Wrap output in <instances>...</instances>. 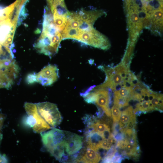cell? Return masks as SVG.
I'll return each mask as SVG.
<instances>
[{"label": "cell", "mask_w": 163, "mask_h": 163, "mask_svg": "<svg viewBox=\"0 0 163 163\" xmlns=\"http://www.w3.org/2000/svg\"><path fill=\"white\" fill-rule=\"evenodd\" d=\"M106 141L111 146H114L115 145H116L117 140L112 133L111 134Z\"/></svg>", "instance_id": "44dd1931"}, {"label": "cell", "mask_w": 163, "mask_h": 163, "mask_svg": "<svg viewBox=\"0 0 163 163\" xmlns=\"http://www.w3.org/2000/svg\"><path fill=\"white\" fill-rule=\"evenodd\" d=\"M111 112L113 124L118 123L120 121L122 113L120 108L114 104L111 109Z\"/></svg>", "instance_id": "2e32d148"}, {"label": "cell", "mask_w": 163, "mask_h": 163, "mask_svg": "<svg viewBox=\"0 0 163 163\" xmlns=\"http://www.w3.org/2000/svg\"><path fill=\"white\" fill-rule=\"evenodd\" d=\"M98 150L95 148L87 146L84 155L78 160V162H98L101 158Z\"/></svg>", "instance_id": "9c48e42d"}, {"label": "cell", "mask_w": 163, "mask_h": 163, "mask_svg": "<svg viewBox=\"0 0 163 163\" xmlns=\"http://www.w3.org/2000/svg\"><path fill=\"white\" fill-rule=\"evenodd\" d=\"M12 26L8 19L0 23V43L1 45L9 35Z\"/></svg>", "instance_id": "5bb4252c"}, {"label": "cell", "mask_w": 163, "mask_h": 163, "mask_svg": "<svg viewBox=\"0 0 163 163\" xmlns=\"http://www.w3.org/2000/svg\"><path fill=\"white\" fill-rule=\"evenodd\" d=\"M74 40L103 50H108L110 47L107 38L94 27L78 32Z\"/></svg>", "instance_id": "7a4b0ae2"}, {"label": "cell", "mask_w": 163, "mask_h": 163, "mask_svg": "<svg viewBox=\"0 0 163 163\" xmlns=\"http://www.w3.org/2000/svg\"><path fill=\"white\" fill-rule=\"evenodd\" d=\"M132 86L125 87L114 91L113 98L127 100L129 101L132 100Z\"/></svg>", "instance_id": "7c38bea8"}, {"label": "cell", "mask_w": 163, "mask_h": 163, "mask_svg": "<svg viewBox=\"0 0 163 163\" xmlns=\"http://www.w3.org/2000/svg\"><path fill=\"white\" fill-rule=\"evenodd\" d=\"M90 126L93 127L94 131L101 134L106 130L110 129L109 126L107 124L99 120H96Z\"/></svg>", "instance_id": "9a60e30c"}, {"label": "cell", "mask_w": 163, "mask_h": 163, "mask_svg": "<svg viewBox=\"0 0 163 163\" xmlns=\"http://www.w3.org/2000/svg\"><path fill=\"white\" fill-rule=\"evenodd\" d=\"M119 122V129L121 133L127 129L135 128L136 123V116L132 106L129 107L122 112Z\"/></svg>", "instance_id": "ba28073f"}, {"label": "cell", "mask_w": 163, "mask_h": 163, "mask_svg": "<svg viewBox=\"0 0 163 163\" xmlns=\"http://www.w3.org/2000/svg\"><path fill=\"white\" fill-rule=\"evenodd\" d=\"M59 70L55 65L49 64L36 74L37 82L43 86H50L59 78Z\"/></svg>", "instance_id": "277c9868"}, {"label": "cell", "mask_w": 163, "mask_h": 163, "mask_svg": "<svg viewBox=\"0 0 163 163\" xmlns=\"http://www.w3.org/2000/svg\"><path fill=\"white\" fill-rule=\"evenodd\" d=\"M65 133L64 146L67 154L72 155L78 152L82 146L83 137L68 131H65Z\"/></svg>", "instance_id": "8992f818"}, {"label": "cell", "mask_w": 163, "mask_h": 163, "mask_svg": "<svg viewBox=\"0 0 163 163\" xmlns=\"http://www.w3.org/2000/svg\"><path fill=\"white\" fill-rule=\"evenodd\" d=\"M40 32V30L38 29H37V30H36L35 31V33L37 34L39 33Z\"/></svg>", "instance_id": "7402d4cb"}, {"label": "cell", "mask_w": 163, "mask_h": 163, "mask_svg": "<svg viewBox=\"0 0 163 163\" xmlns=\"http://www.w3.org/2000/svg\"><path fill=\"white\" fill-rule=\"evenodd\" d=\"M36 105L39 114L51 128H55L60 124L62 117L56 104L46 102Z\"/></svg>", "instance_id": "3957f363"}, {"label": "cell", "mask_w": 163, "mask_h": 163, "mask_svg": "<svg viewBox=\"0 0 163 163\" xmlns=\"http://www.w3.org/2000/svg\"><path fill=\"white\" fill-rule=\"evenodd\" d=\"M52 13L53 15L54 24L59 31L62 32L66 24L67 16L58 14L55 8Z\"/></svg>", "instance_id": "4fadbf2b"}, {"label": "cell", "mask_w": 163, "mask_h": 163, "mask_svg": "<svg viewBox=\"0 0 163 163\" xmlns=\"http://www.w3.org/2000/svg\"><path fill=\"white\" fill-rule=\"evenodd\" d=\"M24 107L27 114L32 115L36 121V125L33 129L35 132L41 133L51 128L39 114L36 104L26 102Z\"/></svg>", "instance_id": "52a82bcc"}, {"label": "cell", "mask_w": 163, "mask_h": 163, "mask_svg": "<svg viewBox=\"0 0 163 163\" xmlns=\"http://www.w3.org/2000/svg\"><path fill=\"white\" fill-rule=\"evenodd\" d=\"M26 81L28 84H32L37 82L36 74L32 73L28 74L26 78Z\"/></svg>", "instance_id": "d6986e66"}, {"label": "cell", "mask_w": 163, "mask_h": 163, "mask_svg": "<svg viewBox=\"0 0 163 163\" xmlns=\"http://www.w3.org/2000/svg\"><path fill=\"white\" fill-rule=\"evenodd\" d=\"M44 148L50 152L55 146L64 140L65 131L53 128L51 130L41 133Z\"/></svg>", "instance_id": "5b68a950"}, {"label": "cell", "mask_w": 163, "mask_h": 163, "mask_svg": "<svg viewBox=\"0 0 163 163\" xmlns=\"http://www.w3.org/2000/svg\"><path fill=\"white\" fill-rule=\"evenodd\" d=\"M80 95L87 103L96 104L107 116L111 117L110 106L112 104V97L113 96L111 89L97 88L94 86L81 93Z\"/></svg>", "instance_id": "6da1fadb"}, {"label": "cell", "mask_w": 163, "mask_h": 163, "mask_svg": "<svg viewBox=\"0 0 163 163\" xmlns=\"http://www.w3.org/2000/svg\"><path fill=\"white\" fill-rule=\"evenodd\" d=\"M106 140H104L100 143L98 148L99 149H102L106 150H109L112 147Z\"/></svg>", "instance_id": "ffe728a7"}, {"label": "cell", "mask_w": 163, "mask_h": 163, "mask_svg": "<svg viewBox=\"0 0 163 163\" xmlns=\"http://www.w3.org/2000/svg\"><path fill=\"white\" fill-rule=\"evenodd\" d=\"M87 146L99 149V145L101 142L104 140L102 135L94 131L86 134Z\"/></svg>", "instance_id": "8fae6325"}, {"label": "cell", "mask_w": 163, "mask_h": 163, "mask_svg": "<svg viewBox=\"0 0 163 163\" xmlns=\"http://www.w3.org/2000/svg\"><path fill=\"white\" fill-rule=\"evenodd\" d=\"M78 13L83 21L93 25L95 21L104 14L101 11L81 10Z\"/></svg>", "instance_id": "30bf717a"}, {"label": "cell", "mask_w": 163, "mask_h": 163, "mask_svg": "<svg viewBox=\"0 0 163 163\" xmlns=\"http://www.w3.org/2000/svg\"><path fill=\"white\" fill-rule=\"evenodd\" d=\"M25 123L28 126L33 129L35 127L36 124V121L33 116L30 114H27V116L25 118Z\"/></svg>", "instance_id": "ac0fdd59"}, {"label": "cell", "mask_w": 163, "mask_h": 163, "mask_svg": "<svg viewBox=\"0 0 163 163\" xmlns=\"http://www.w3.org/2000/svg\"><path fill=\"white\" fill-rule=\"evenodd\" d=\"M27 15V14L26 12L24 4L21 7L19 14L18 19L17 27L20 25L22 21L25 19Z\"/></svg>", "instance_id": "e0dca14e"}]
</instances>
